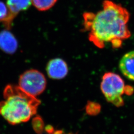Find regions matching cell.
Returning a JSON list of instances; mask_svg holds the SVG:
<instances>
[{
    "instance_id": "1",
    "label": "cell",
    "mask_w": 134,
    "mask_h": 134,
    "mask_svg": "<svg viewBox=\"0 0 134 134\" xmlns=\"http://www.w3.org/2000/svg\"><path fill=\"white\" fill-rule=\"evenodd\" d=\"M129 19V13L124 7L105 0L102 10L83 14V29L88 33L89 40L97 48L110 44L112 48L118 49L131 35L128 25Z\"/></svg>"
},
{
    "instance_id": "2",
    "label": "cell",
    "mask_w": 134,
    "mask_h": 134,
    "mask_svg": "<svg viewBox=\"0 0 134 134\" xmlns=\"http://www.w3.org/2000/svg\"><path fill=\"white\" fill-rule=\"evenodd\" d=\"M4 100L0 101V115L12 125L30 120L37 111L40 101L19 86L8 85L4 91Z\"/></svg>"
},
{
    "instance_id": "3",
    "label": "cell",
    "mask_w": 134,
    "mask_h": 134,
    "mask_svg": "<svg viewBox=\"0 0 134 134\" xmlns=\"http://www.w3.org/2000/svg\"><path fill=\"white\" fill-rule=\"evenodd\" d=\"M100 89L106 100L118 107L124 105L122 98L124 94L131 96L134 92L132 86H126L122 77L113 72L104 74L101 82Z\"/></svg>"
},
{
    "instance_id": "4",
    "label": "cell",
    "mask_w": 134,
    "mask_h": 134,
    "mask_svg": "<svg viewBox=\"0 0 134 134\" xmlns=\"http://www.w3.org/2000/svg\"><path fill=\"white\" fill-rule=\"evenodd\" d=\"M19 86L24 91L36 97L45 91L47 82L44 75L36 70H29L20 75Z\"/></svg>"
},
{
    "instance_id": "5",
    "label": "cell",
    "mask_w": 134,
    "mask_h": 134,
    "mask_svg": "<svg viewBox=\"0 0 134 134\" xmlns=\"http://www.w3.org/2000/svg\"><path fill=\"white\" fill-rule=\"evenodd\" d=\"M31 4V0H7L8 14L2 23L7 30L12 27L13 21L19 12L27 10Z\"/></svg>"
},
{
    "instance_id": "6",
    "label": "cell",
    "mask_w": 134,
    "mask_h": 134,
    "mask_svg": "<svg viewBox=\"0 0 134 134\" xmlns=\"http://www.w3.org/2000/svg\"><path fill=\"white\" fill-rule=\"evenodd\" d=\"M46 71L50 78L53 80H61L67 76L69 69L67 63L64 60L55 58L48 63Z\"/></svg>"
},
{
    "instance_id": "7",
    "label": "cell",
    "mask_w": 134,
    "mask_h": 134,
    "mask_svg": "<svg viewBox=\"0 0 134 134\" xmlns=\"http://www.w3.org/2000/svg\"><path fill=\"white\" fill-rule=\"evenodd\" d=\"M18 47L17 40L9 30L0 32V49L5 53L13 54L16 52Z\"/></svg>"
},
{
    "instance_id": "8",
    "label": "cell",
    "mask_w": 134,
    "mask_h": 134,
    "mask_svg": "<svg viewBox=\"0 0 134 134\" xmlns=\"http://www.w3.org/2000/svg\"><path fill=\"white\" fill-rule=\"evenodd\" d=\"M119 67L125 77L134 81V51L126 53L120 59Z\"/></svg>"
},
{
    "instance_id": "9",
    "label": "cell",
    "mask_w": 134,
    "mask_h": 134,
    "mask_svg": "<svg viewBox=\"0 0 134 134\" xmlns=\"http://www.w3.org/2000/svg\"><path fill=\"white\" fill-rule=\"evenodd\" d=\"M58 0H31L34 7L40 11H46L52 8Z\"/></svg>"
},
{
    "instance_id": "10",
    "label": "cell",
    "mask_w": 134,
    "mask_h": 134,
    "mask_svg": "<svg viewBox=\"0 0 134 134\" xmlns=\"http://www.w3.org/2000/svg\"><path fill=\"white\" fill-rule=\"evenodd\" d=\"M100 110V106L93 102L88 101L86 106L87 113L90 115H96L98 113Z\"/></svg>"
},
{
    "instance_id": "11",
    "label": "cell",
    "mask_w": 134,
    "mask_h": 134,
    "mask_svg": "<svg viewBox=\"0 0 134 134\" xmlns=\"http://www.w3.org/2000/svg\"><path fill=\"white\" fill-rule=\"evenodd\" d=\"M8 14V9L5 4L0 1V22H2Z\"/></svg>"
}]
</instances>
